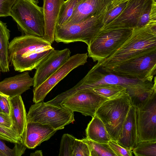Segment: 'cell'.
Instances as JSON below:
<instances>
[{"mask_svg": "<svg viewBox=\"0 0 156 156\" xmlns=\"http://www.w3.org/2000/svg\"><path fill=\"white\" fill-rule=\"evenodd\" d=\"M43 37L23 34L10 42L9 62L16 71L22 72L36 69L55 49Z\"/></svg>", "mask_w": 156, "mask_h": 156, "instance_id": "cell-1", "label": "cell"}, {"mask_svg": "<svg viewBox=\"0 0 156 156\" xmlns=\"http://www.w3.org/2000/svg\"><path fill=\"white\" fill-rule=\"evenodd\" d=\"M156 52V22L133 29L130 36L114 52L98 62L106 69Z\"/></svg>", "mask_w": 156, "mask_h": 156, "instance_id": "cell-2", "label": "cell"}, {"mask_svg": "<svg viewBox=\"0 0 156 156\" xmlns=\"http://www.w3.org/2000/svg\"><path fill=\"white\" fill-rule=\"evenodd\" d=\"M105 84L119 85L126 88L133 102L136 100L140 102L152 89L154 82H144L137 79L118 76L106 69L97 62L72 87V90L76 93L83 90H91L99 85Z\"/></svg>", "mask_w": 156, "mask_h": 156, "instance_id": "cell-3", "label": "cell"}, {"mask_svg": "<svg viewBox=\"0 0 156 156\" xmlns=\"http://www.w3.org/2000/svg\"><path fill=\"white\" fill-rule=\"evenodd\" d=\"M126 90L109 98L98 108L96 115L104 123L111 139L117 141L130 107L133 104Z\"/></svg>", "mask_w": 156, "mask_h": 156, "instance_id": "cell-4", "label": "cell"}, {"mask_svg": "<svg viewBox=\"0 0 156 156\" xmlns=\"http://www.w3.org/2000/svg\"><path fill=\"white\" fill-rule=\"evenodd\" d=\"M108 6L101 12L79 22L57 25L55 32L54 41L65 44L81 41L88 46L103 26V20Z\"/></svg>", "mask_w": 156, "mask_h": 156, "instance_id": "cell-5", "label": "cell"}, {"mask_svg": "<svg viewBox=\"0 0 156 156\" xmlns=\"http://www.w3.org/2000/svg\"><path fill=\"white\" fill-rule=\"evenodd\" d=\"M38 3V0H16L12 6L10 16L16 23L22 35L44 36L43 10Z\"/></svg>", "mask_w": 156, "mask_h": 156, "instance_id": "cell-6", "label": "cell"}, {"mask_svg": "<svg viewBox=\"0 0 156 156\" xmlns=\"http://www.w3.org/2000/svg\"><path fill=\"white\" fill-rule=\"evenodd\" d=\"M27 122H37L50 126L56 130L74 120L73 112L61 106L44 102L35 103L27 115Z\"/></svg>", "mask_w": 156, "mask_h": 156, "instance_id": "cell-7", "label": "cell"}, {"mask_svg": "<svg viewBox=\"0 0 156 156\" xmlns=\"http://www.w3.org/2000/svg\"><path fill=\"white\" fill-rule=\"evenodd\" d=\"M133 29L100 30L88 46V56L99 62L114 52L130 36Z\"/></svg>", "mask_w": 156, "mask_h": 156, "instance_id": "cell-8", "label": "cell"}, {"mask_svg": "<svg viewBox=\"0 0 156 156\" xmlns=\"http://www.w3.org/2000/svg\"><path fill=\"white\" fill-rule=\"evenodd\" d=\"M135 105L138 142L156 140V82L147 95Z\"/></svg>", "mask_w": 156, "mask_h": 156, "instance_id": "cell-9", "label": "cell"}, {"mask_svg": "<svg viewBox=\"0 0 156 156\" xmlns=\"http://www.w3.org/2000/svg\"><path fill=\"white\" fill-rule=\"evenodd\" d=\"M105 69L120 76L144 82H152L156 73V52L134 58L111 69Z\"/></svg>", "mask_w": 156, "mask_h": 156, "instance_id": "cell-10", "label": "cell"}, {"mask_svg": "<svg viewBox=\"0 0 156 156\" xmlns=\"http://www.w3.org/2000/svg\"><path fill=\"white\" fill-rule=\"evenodd\" d=\"M87 53L77 54L68 60L45 81L34 89L33 101L37 103L43 101L51 90L70 72L87 62Z\"/></svg>", "mask_w": 156, "mask_h": 156, "instance_id": "cell-11", "label": "cell"}, {"mask_svg": "<svg viewBox=\"0 0 156 156\" xmlns=\"http://www.w3.org/2000/svg\"><path fill=\"white\" fill-rule=\"evenodd\" d=\"M108 98L95 93L91 90L78 91L66 98L60 104L73 112H76L93 117L100 105Z\"/></svg>", "mask_w": 156, "mask_h": 156, "instance_id": "cell-12", "label": "cell"}, {"mask_svg": "<svg viewBox=\"0 0 156 156\" xmlns=\"http://www.w3.org/2000/svg\"><path fill=\"white\" fill-rule=\"evenodd\" d=\"M153 0H129L122 12L116 18L103 26L100 30L136 28L145 9Z\"/></svg>", "mask_w": 156, "mask_h": 156, "instance_id": "cell-13", "label": "cell"}, {"mask_svg": "<svg viewBox=\"0 0 156 156\" xmlns=\"http://www.w3.org/2000/svg\"><path fill=\"white\" fill-rule=\"evenodd\" d=\"M70 50L54 49L37 67L34 77V89L37 87L63 64L69 58Z\"/></svg>", "mask_w": 156, "mask_h": 156, "instance_id": "cell-14", "label": "cell"}, {"mask_svg": "<svg viewBox=\"0 0 156 156\" xmlns=\"http://www.w3.org/2000/svg\"><path fill=\"white\" fill-rule=\"evenodd\" d=\"M57 130L48 126L37 122H27L21 136L24 145L33 149L49 140Z\"/></svg>", "mask_w": 156, "mask_h": 156, "instance_id": "cell-15", "label": "cell"}, {"mask_svg": "<svg viewBox=\"0 0 156 156\" xmlns=\"http://www.w3.org/2000/svg\"><path fill=\"white\" fill-rule=\"evenodd\" d=\"M44 33L43 37L51 44L64 0H43Z\"/></svg>", "mask_w": 156, "mask_h": 156, "instance_id": "cell-16", "label": "cell"}, {"mask_svg": "<svg viewBox=\"0 0 156 156\" xmlns=\"http://www.w3.org/2000/svg\"><path fill=\"white\" fill-rule=\"evenodd\" d=\"M33 85V78L25 71L0 82V92L9 97H13L21 95Z\"/></svg>", "mask_w": 156, "mask_h": 156, "instance_id": "cell-17", "label": "cell"}, {"mask_svg": "<svg viewBox=\"0 0 156 156\" xmlns=\"http://www.w3.org/2000/svg\"><path fill=\"white\" fill-rule=\"evenodd\" d=\"M111 2L110 0H83L65 24L76 23L99 13L106 9Z\"/></svg>", "mask_w": 156, "mask_h": 156, "instance_id": "cell-18", "label": "cell"}, {"mask_svg": "<svg viewBox=\"0 0 156 156\" xmlns=\"http://www.w3.org/2000/svg\"><path fill=\"white\" fill-rule=\"evenodd\" d=\"M138 140L136 105L133 104L129 109L117 142L123 147L132 150L138 142Z\"/></svg>", "mask_w": 156, "mask_h": 156, "instance_id": "cell-19", "label": "cell"}, {"mask_svg": "<svg viewBox=\"0 0 156 156\" xmlns=\"http://www.w3.org/2000/svg\"><path fill=\"white\" fill-rule=\"evenodd\" d=\"M12 128L21 137L27 123V114L21 95L9 98Z\"/></svg>", "mask_w": 156, "mask_h": 156, "instance_id": "cell-20", "label": "cell"}, {"mask_svg": "<svg viewBox=\"0 0 156 156\" xmlns=\"http://www.w3.org/2000/svg\"><path fill=\"white\" fill-rule=\"evenodd\" d=\"M86 132L87 138L96 142L108 144L111 140L105 124L96 115L88 124Z\"/></svg>", "mask_w": 156, "mask_h": 156, "instance_id": "cell-21", "label": "cell"}, {"mask_svg": "<svg viewBox=\"0 0 156 156\" xmlns=\"http://www.w3.org/2000/svg\"><path fill=\"white\" fill-rule=\"evenodd\" d=\"M10 32L6 23L0 20V65L3 72L9 71L8 49Z\"/></svg>", "mask_w": 156, "mask_h": 156, "instance_id": "cell-22", "label": "cell"}, {"mask_svg": "<svg viewBox=\"0 0 156 156\" xmlns=\"http://www.w3.org/2000/svg\"><path fill=\"white\" fill-rule=\"evenodd\" d=\"M81 140L88 145L90 156H117L108 144L98 143L87 137Z\"/></svg>", "mask_w": 156, "mask_h": 156, "instance_id": "cell-23", "label": "cell"}, {"mask_svg": "<svg viewBox=\"0 0 156 156\" xmlns=\"http://www.w3.org/2000/svg\"><path fill=\"white\" fill-rule=\"evenodd\" d=\"M129 0H117L112 1L108 6L104 17L103 26L110 22L120 14L125 8Z\"/></svg>", "mask_w": 156, "mask_h": 156, "instance_id": "cell-24", "label": "cell"}, {"mask_svg": "<svg viewBox=\"0 0 156 156\" xmlns=\"http://www.w3.org/2000/svg\"><path fill=\"white\" fill-rule=\"evenodd\" d=\"M91 90L96 94L108 99L113 98L122 92L127 90L126 88L121 85L110 84L99 85Z\"/></svg>", "mask_w": 156, "mask_h": 156, "instance_id": "cell-25", "label": "cell"}, {"mask_svg": "<svg viewBox=\"0 0 156 156\" xmlns=\"http://www.w3.org/2000/svg\"><path fill=\"white\" fill-rule=\"evenodd\" d=\"M132 151L136 156H156V140L138 142Z\"/></svg>", "mask_w": 156, "mask_h": 156, "instance_id": "cell-26", "label": "cell"}, {"mask_svg": "<svg viewBox=\"0 0 156 156\" xmlns=\"http://www.w3.org/2000/svg\"><path fill=\"white\" fill-rule=\"evenodd\" d=\"M83 0H67L62 7L57 25L65 24L70 17L74 11Z\"/></svg>", "mask_w": 156, "mask_h": 156, "instance_id": "cell-27", "label": "cell"}, {"mask_svg": "<svg viewBox=\"0 0 156 156\" xmlns=\"http://www.w3.org/2000/svg\"><path fill=\"white\" fill-rule=\"evenodd\" d=\"M153 22H156V0H153L144 10L138 20L136 28L143 27Z\"/></svg>", "mask_w": 156, "mask_h": 156, "instance_id": "cell-28", "label": "cell"}, {"mask_svg": "<svg viewBox=\"0 0 156 156\" xmlns=\"http://www.w3.org/2000/svg\"><path fill=\"white\" fill-rule=\"evenodd\" d=\"M76 138L69 134H64L61 141L59 156H72L73 146Z\"/></svg>", "mask_w": 156, "mask_h": 156, "instance_id": "cell-29", "label": "cell"}, {"mask_svg": "<svg viewBox=\"0 0 156 156\" xmlns=\"http://www.w3.org/2000/svg\"><path fill=\"white\" fill-rule=\"evenodd\" d=\"M0 139V151L3 156H20L24 152L26 147L23 143L15 144L12 149L7 146Z\"/></svg>", "mask_w": 156, "mask_h": 156, "instance_id": "cell-30", "label": "cell"}, {"mask_svg": "<svg viewBox=\"0 0 156 156\" xmlns=\"http://www.w3.org/2000/svg\"><path fill=\"white\" fill-rule=\"evenodd\" d=\"M0 139L15 144L23 143L20 136L12 128H9L0 125Z\"/></svg>", "mask_w": 156, "mask_h": 156, "instance_id": "cell-31", "label": "cell"}, {"mask_svg": "<svg viewBox=\"0 0 156 156\" xmlns=\"http://www.w3.org/2000/svg\"><path fill=\"white\" fill-rule=\"evenodd\" d=\"M72 156H90L88 145L81 140L76 138L73 146Z\"/></svg>", "mask_w": 156, "mask_h": 156, "instance_id": "cell-32", "label": "cell"}, {"mask_svg": "<svg viewBox=\"0 0 156 156\" xmlns=\"http://www.w3.org/2000/svg\"><path fill=\"white\" fill-rule=\"evenodd\" d=\"M110 148L117 156H132V151L131 150L127 149L121 146L117 141L110 140L108 143Z\"/></svg>", "mask_w": 156, "mask_h": 156, "instance_id": "cell-33", "label": "cell"}, {"mask_svg": "<svg viewBox=\"0 0 156 156\" xmlns=\"http://www.w3.org/2000/svg\"><path fill=\"white\" fill-rule=\"evenodd\" d=\"M16 0H0V17L10 16L11 9Z\"/></svg>", "mask_w": 156, "mask_h": 156, "instance_id": "cell-34", "label": "cell"}, {"mask_svg": "<svg viewBox=\"0 0 156 156\" xmlns=\"http://www.w3.org/2000/svg\"><path fill=\"white\" fill-rule=\"evenodd\" d=\"M9 98L5 95L0 97V110L1 112L10 115V108Z\"/></svg>", "mask_w": 156, "mask_h": 156, "instance_id": "cell-35", "label": "cell"}, {"mask_svg": "<svg viewBox=\"0 0 156 156\" xmlns=\"http://www.w3.org/2000/svg\"><path fill=\"white\" fill-rule=\"evenodd\" d=\"M0 125L12 128V123L10 115L0 112Z\"/></svg>", "mask_w": 156, "mask_h": 156, "instance_id": "cell-36", "label": "cell"}, {"mask_svg": "<svg viewBox=\"0 0 156 156\" xmlns=\"http://www.w3.org/2000/svg\"><path fill=\"white\" fill-rule=\"evenodd\" d=\"M30 155V156H43L42 152L41 150L36 151L34 152L31 153Z\"/></svg>", "mask_w": 156, "mask_h": 156, "instance_id": "cell-37", "label": "cell"}, {"mask_svg": "<svg viewBox=\"0 0 156 156\" xmlns=\"http://www.w3.org/2000/svg\"><path fill=\"white\" fill-rule=\"evenodd\" d=\"M4 95L3 94H2L1 92H0V97L2 95ZM0 112H1L0 110Z\"/></svg>", "mask_w": 156, "mask_h": 156, "instance_id": "cell-38", "label": "cell"}, {"mask_svg": "<svg viewBox=\"0 0 156 156\" xmlns=\"http://www.w3.org/2000/svg\"><path fill=\"white\" fill-rule=\"evenodd\" d=\"M0 156H3V154H2V153L0 151Z\"/></svg>", "mask_w": 156, "mask_h": 156, "instance_id": "cell-39", "label": "cell"}, {"mask_svg": "<svg viewBox=\"0 0 156 156\" xmlns=\"http://www.w3.org/2000/svg\"><path fill=\"white\" fill-rule=\"evenodd\" d=\"M0 72H2L0 65Z\"/></svg>", "mask_w": 156, "mask_h": 156, "instance_id": "cell-40", "label": "cell"}, {"mask_svg": "<svg viewBox=\"0 0 156 156\" xmlns=\"http://www.w3.org/2000/svg\"><path fill=\"white\" fill-rule=\"evenodd\" d=\"M111 0L112 1H115L116 0Z\"/></svg>", "mask_w": 156, "mask_h": 156, "instance_id": "cell-41", "label": "cell"}]
</instances>
